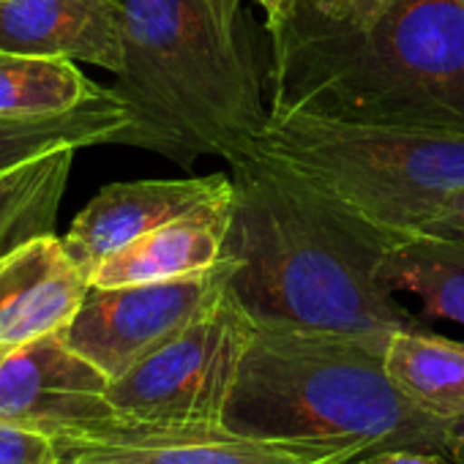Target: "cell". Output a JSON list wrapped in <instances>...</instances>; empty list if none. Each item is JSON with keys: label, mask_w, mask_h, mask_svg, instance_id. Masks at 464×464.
I'll return each instance as SVG.
<instances>
[{"label": "cell", "mask_w": 464, "mask_h": 464, "mask_svg": "<svg viewBox=\"0 0 464 464\" xmlns=\"http://www.w3.org/2000/svg\"><path fill=\"white\" fill-rule=\"evenodd\" d=\"M431 236H464V191H456L423 227Z\"/></svg>", "instance_id": "22"}, {"label": "cell", "mask_w": 464, "mask_h": 464, "mask_svg": "<svg viewBox=\"0 0 464 464\" xmlns=\"http://www.w3.org/2000/svg\"><path fill=\"white\" fill-rule=\"evenodd\" d=\"M445 453H448L456 464H464V415H456V418L448 420Z\"/></svg>", "instance_id": "23"}, {"label": "cell", "mask_w": 464, "mask_h": 464, "mask_svg": "<svg viewBox=\"0 0 464 464\" xmlns=\"http://www.w3.org/2000/svg\"><path fill=\"white\" fill-rule=\"evenodd\" d=\"M88 287V274L58 236L0 257V353L63 334Z\"/></svg>", "instance_id": "12"}, {"label": "cell", "mask_w": 464, "mask_h": 464, "mask_svg": "<svg viewBox=\"0 0 464 464\" xmlns=\"http://www.w3.org/2000/svg\"><path fill=\"white\" fill-rule=\"evenodd\" d=\"M271 112L464 137V0H391L355 25L285 17Z\"/></svg>", "instance_id": "3"}, {"label": "cell", "mask_w": 464, "mask_h": 464, "mask_svg": "<svg viewBox=\"0 0 464 464\" xmlns=\"http://www.w3.org/2000/svg\"><path fill=\"white\" fill-rule=\"evenodd\" d=\"M232 213V191L210 199L137 238L107 257L93 274V287H123L191 276L224 260V241Z\"/></svg>", "instance_id": "13"}, {"label": "cell", "mask_w": 464, "mask_h": 464, "mask_svg": "<svg viewBox=\"0 0 464 464\" xmlns=\"http://www.w3.org/2000/svg\"><path fill=\"white\" fill-rule=\"evenodd\" d=\"M393 293H410L429 317L464 328V236H404L385 260Z\"/></svg>", "instance_id": "16"}, {"label": "cell", "mask_w": 464, "mask_h": 464, "mask_svg": "<svg viewBox=\"0 0 464 464\" xmlns=\"http://www.w3.org/2000/svg\"><path fill=\"white\" fill-rule=\"evenodd\" d=\"M104 91L74 61L0 53V118L69 112Z\"/></svg>", "instance_id": "18"}, {"label": "cell", "mask_w": 464, "mask_h": 464, "mask_svg": "<svg viewBox=\"0 0 464 464\" xmlns=\"http://www.w3.org/2000/svg\"><path fill=\"white\" fill-rule=\"evenodd\" d=\"M110 380L77 355L63 334L0 353V418L58 434L74 423L110 415Z\"/></svg>", "instance_id": "9"}, {"label": "cell", "mask_w": 464, "mask_h": 464, "mask_svg": "<svg viewBox=\"0 0 464 464\" xmlns=\"http://www.w3.org/2000/svg\"><path fill=\"white\" fill-rule=\"evenodd\" d=\"M61 456L85 464H336L293 445L255 440L208 420L102 415L53 434Z\"/></svg>", "instance_id": "8"}, {"label": "cell", "mask_w": 464, "mask_h": 464, "mask_svg": "<svg viewBox=\"0 0 464 464\" xmlns=\"http://www.w3.org/2000/svg\"><path fill=\"white\" fill-rule=\"evenodd\" d=\"M385 372L418 410L442 420L464 415V342L426 328L396 331L385 347Z\"/></svg>", "instance_id": "14"}, {"label": "cell", "mask_w": 464, "mask_h": 464, "mask_svg": "<svg viewBox=\"0 0 464 464\" xmlns=\"http://www.w3.org/2000/svg\"><path fill=\"white\" fill-rule=\"evenodd\" d=\"M255 156L393 236H415L464 191V137L271 112Z\"/></svg>", "instance_id": "5"}, {"label": "cell", "mask_w": 464, "mask_h": 464, "mask_svg": "<svg viewBox=\"0 0 464 464\" xmlns=\"http://www.w3.org/2000/svg\"><path fill=\"white\" fill-rule=\"evenodd\" d=\"M126 61L110 93L129 112L115 145L183 169L255 159L268 126L266 72L244 0H121Z\"/></svg>", "instance_id": "2"}, {"label": "cell", "mask_w": 464, "mask_h": 464, "mask_svg": "<svg viewBox=\"0 0 464 464\" xmlns=\"http://www.w3.org/2000/svg\"><path fill=\"white\" fill-rule=\"evenodd\" d=\"M232 191V175L131 180L104 186L72 221L63 246L91 274L115 252L126 249L156 227Z\"/></svg>", "instance_id": "10"}, {"label": "cell", "mask_w": 464, "mask_h": 464, "mask_svg": "<svg viewBox=\"0 0 464 464\" xmlns=\"http://www.w3.org/2000/svg\"><path fill=\"white\" fill-rule=\"evenodd\" d=\"M121 0H0V53L66 58L121 74Z\"/></svg>", "instance_id": "11"}, {"label": "cell", "mask_w": 464, "mask_h": 464, "mask_svg": "<svg viewBox=\"0 0 464 464\" xmlns=\"http://www.w3.org/2000/svg\"><path fill=\"white\" fill-rule=\"evenodd\" d=\"M77 148H58L0 169V257L55 236Z\"/></svg>", "instance_id": "15"}, {"label": "cell", "mask_w": 464, "mask_h": 464, "mask_svg": "<svg viewBox=\"0 0 464 464\" xmlns=\"http://www.w3.org/2000/svg\"><path fill=\"white\" fill-rule=\"evenodd\" d=\"M388 339L255 325L221 423L336 464L399 448L445 453L448 420L391 382Z\"/></svg>", "instance_id": "4"}, {"label": "cell", "mask_w": 464, "mask_h": 464, "mask_svg": "<svg viewBox=\"0 0 464 464\" xmlns=\"http://www.w3.org/2000/svg\"><path fill=\"white\" fill-rule=\"evenodd\" d=\"M123 129H129V112L110 88L69 112L0 118V169L58 148L115 145Z\"/></svg>", "instance_id": "17"}, {"label": "cell", "mask_w": 464, "mask_h": 464, "mask_svg": "<svg viewBox=\"0 0 464 464\" xmlns=\"http://www.w3.org/2000/svg\"><path fill=\"white\" fill-rule=\"evenodd\" d=\"M0 464H61V450L50 434L0 418Z\"/></svg>", "instance_id": "19"}, {"label": "cell", "mask_w": 464, "mask_h": 464, "mask_svg": "<svg viewBox=\"0 0 464 464\" xmlns=\"http://www.w3.org/2000/svg\"><path fill=\"white\" fill-rule=\"evenodd\" d=\"M257 4L266 9V17H268L266 28H268V34H274L282 25V20L287 17V0H257Z\"/></svg>", "instance_id": "24"}, {"label": "cell", "mask_w": 464, "mask_h": 464, "mask_svg": "<svg viewBox=\"0 0 464 464\" xmlns=\"http://www.w3.org/2000/svg\"><path fill=\"white\" fill-rule=\"evenodd\" d=\"M252 334L255 323L227 293L216 309L112 380L107 404L115 415L140 420L218 423Z\"/></svg>", "instance_id": "6"}, {"label": "cell", "mask_w": 464, "mask_h": 464, "mask_svg": "<svg viewBox=\"0 0 464 464\" xmlns=\"http://www.w3.org/2000/svg\"><path fill=\"white\" fill-rule=\"evenodd\" d=\"M61 464H85V461H74V459H66V456H61Z\"/></svg>", "instance_id": "25"}, {"label": "cell", "mask_w": 464, "mask_h": 464, "mask_svg": "<svg viewBox=\"0 0 464 464\" xmlns=\"http://www.w3.org/2000/svg\"><path fill=\"white\" fill-rule=\"evenodd\" d=\"M229 263L216 268L123 287H88L77 314L63 328L66 344L110 382L164 347L227 295Z\"/></svg>", "instance_id": "7"}, {"label": "cell", "mask_w": 464, "mask_h": 464, "mask_svg": "<svg viewBox=\"0 0 464 464\" xmlns=\"http://www.w3.org/2000/svg\"><path fill=\"white\" fill-rule=\"evenodd\" d=\"M344 464H456L448 453L442 450H412V448H399V450H380V453H366L358 459H350Z\"/></svg>", "instance_id": "21"}, {"label": "cell", "mask_w": 464, "mask_h": 464, "mask_svg": "<svg viewBox=\"0 0 464 464\" xmlns=\"http://www.w3.org/2000/svg\"><path fill=\"white\" fill-rule=\"evenodd\" d=\"M229 169L227 293L257 328L353 336L426 328L382 274L404 236L260 156Z\"/></svg>", "instance_id": "1"}, {"label": "cell", "mask_w": 464, "mask_h": 464, "mask_svg": "<svg viewBox=\"0 0 464 464\" xmlns=\"http://www.w3.org/2000/svg\"><path fill=\"white\" fill-rule=\"evenodd\" d=\"M385 6H391V0H287V17L355 25L377 17Z\"/></svg>", "instance_id": "20"}]
</instances>
